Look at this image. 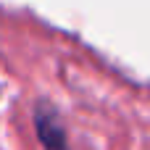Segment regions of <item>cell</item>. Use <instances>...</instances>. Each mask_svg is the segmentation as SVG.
I'll list each match as a JSON object with an SVG mask.
<instances>
[{
  "instance_id": "6da1fadb",
  "label": "cell",
  "mask_w": 150,
  "mask_h": 150,
  "mask_svg": "<svg viewBox=\"0 0 150 150\" xmlns=\"http://www.w3.org/2000/svg\"><path fill=\"white\" fill-rule=\"evenodd\" d=\"M34 127H37L40 142L47 150H66V129L61 127V121L53 111L40 108L34 113Z\"/></svg>"
}]
</instances>
